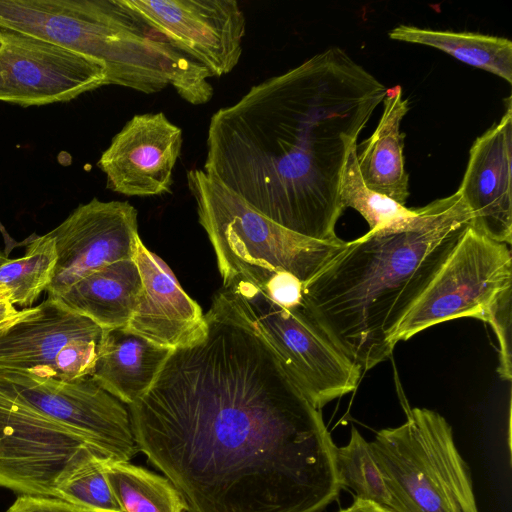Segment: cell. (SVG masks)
I'll return each instance as SVG.
<instances>
[{"label": "cell", "mask_w": 512, "mask_h": 512, "mask_svg": "<svg viewBox=\"0 0 512 512\" xmlns=\"http://www.w3.org/2000/svg\"><path fill=\"white\" fill-rule=\"evenodd\" d=\"M206 328L128 406L185 512H322L342 487L321 410L219 291Z\"/></svg>", "instance_id": "1"}, {"label": "cell", "mask_w": 512, "mask_h": 512, "mask_svg": "<svg viewBox=\"0 0 512 512\" xmlns=\"http://www.w3.org/2000/svg\"><path fill=\"white\" fill-rule=\"evenodd\" d=\"M386 90L344 50L326 49L217 110L203 170L284 228L336 240L345 162Z\"/></svg>", "instance_id": "2"}, {"label": "cell", "mask_w": 512, "mask_h": 512, "mask_svg": "<svg viewBox=\"0 0 512 512\" xmlns=\"http://www.w3.org/2000/svg\"><path fill=\"white\" fill-rule=\"evenodd\" d=\"M470 225L457 190L368 231L303 284V310L361 373L372 369L390 357L398 326Z\"/></svg>", "instance_id": "3"}, {"label": "cell", "mask_w": 512, "mask_h": 512, "mask_svg": "<svg viewBox=\"0 0 512 512\" xmlns=\"http://www.w3.org/2000/svg\"><path fill=\"white\" fill-rule=\"evenodd\" d=\"M0 24L100 63L107 85L162 91L186 55L122 0H0Z\"/></svg>", "instance_id": "4"}, {"label": "cell", "mask_w": 512, "mask_h": 512, "mask_svg": "<svg viewBox=\"0 0 512 512\" xmlns=\"http://www.w3.org/2000/svg\"><path fill=\"white\" fill-rule=\"evenodd\" d=\"M198 220L214 248L223 283L259 284L269 273L288 272L303 284L347 242L312 239L272 221L203 169L187 171Z\"/></svg>", "instance_id": "5"}, {"label": "cell", "mask_w": 512, "mask_h": 512, "mask_svg": "<svg viewBox=\"0 0 512 512\" xmlns=\"http://www.w3.org/2000/svg\"><path fill=\"white\" fill-rule=\"evenodd\" d=\"M405 410L403 424L379 430L370 442L399 499L410 512H479L449 423L427 408Z\"/></svg>", "instance_id": "6"}, {"label": "cell", "mask_w": 512, "mask_h": 512, "mask_svg": "<svg viewBox=\"0 0 512 512\" xmlns=\"http://www.w3.org/2000/svg\"><path fill=\"white\" fill-rule=\"evenodd\" d=\"M220 292L270 345L317 409L356 389L361 371L302 305L287 310L241 279L223 283Z\"/></svg>", "instance_id": "7"}, {"label": "cell", "mask_w": 512, "mask_h": 512, "mask_svg": "<svg viewBox=\"0 0 512 512\" xmlns=\"http://www.w3.org/2000/svg\"><path fill=\"white\" fill-rule=\"evenodd\" d=\"M511 260L507 244L468 226L398 326L395 344L452 319L485 321L498 297L511 288Z\"/></svg>", "instance_id": "8"}, {"label": "cell", "mask_w": 512, "mask_h": 512, "mask_svg": "<svg viewBox=\"0 0 512 512\" xmlns=\"http://www.w3.org/2000/svg\"><path fill=\"white\" fill-rule=\"evenodd\" d=\"M106 459L79 434L0 392L1 487L55 498L64 481Z\"/></svg>", "instance_id": "9"}, {"label": "cell", "mask_w": 512, "mask_h": 512, "mask_svg": "<svg viewBox=\"0 0 512 512\" xmlns=\"http://www.w3.org/2000/svg\"><path fill=\"white\" fill-rule=\"evenodd\" d=\"M0 392L79 434L110 459L130 461L139 452L129 410L90 376L63 381L0 370Z\"/></svg>", "instance_id": "10"}, {"label": "cell", "mask_w": 512, "mask_h": 512, "mask_svg": "<svg viewBox=\"0 0 512 512\" xmlns=\"http://www.w3.org/2000/svg\"><path fill=\"white\" fill-rule=\"evenodd\" d=\"M103 329L46 298L0 335V370L73 381L90 376Z\"/></svg>", "instance_id": "11"}, {"label": "cell", "mask_w": 512, "mask_h": 512, "mask_svg": "<svg viewBox=\"0 0 512 512\" xmlns=\"http://www.w3.org/2000/svg\"><path fill=\"white\" fill-rule=\"evenodd\" d=\"M107 85L98 62L0 24V101L40 106Z\"/></svg>", "instance_id": "12"}, {"label": "cell", "mask_w": 512, "mask_h": 512, "mask_svg": "<svg viewBox=\"0 0 512 512\" xmlns=\"http://www.w3.org/2000/svg\"><path fill=\"white\" fill-rule=\"evenodd\" d=\"M213 76L239 63L246 18L236 0H122Z\"/></svg>", "instance_id": "13"}, {"label": "cell", "mask_w": 512, "mask_h": 512, "mask_svg": "<svg viewBox=\"0 0 512 512\" xmlns=\"http://www.w3.org/2000/svg\"><path fill=\"white\" fill-rule=\"evenodd\" d=\"M137 215L129 202L94 198L48 232L57 254L54 275L46 288L48 298L57 297L102 266L134 259L141 240Z\"/></svg>", "instance_id": "14"}, {"label": "cell", "mask_w": 512, "mask_h": 512, "mask_svg": "<svg viewBox=\"0 0 512 512\" xmlns=\"http://www.w3.org/2000/svg\"><path fill=\"white\" fill-rule=\"evenodd\" d=\"M182 129L163 112L134 115L98 160L106 187L126 196L169 193L181 154Z\"/></svg>", "instance_id": "15"}, {"label": "cell", "mask_w": 512, "mask_h": 512, "mask_svg": "<svg viewBox=\"0 0 512 512\" xmlns=\"http://www.w3.org/2000/svg\"><path fill=\"white\" fill-rule=\"evenodd\" d=\"M497 124L473 143L458 191L471 214V226L488 238L512 242V103Z\"/></svg>", "instance_id": "16"}, {"label": "cell", "mask_w": 512, "mask_h": 512, "mask_svg": "<svg viewBox=\"0 0 512 512\" xmlns=\"http://www.w3.org/2000/svg\"><path fill=\"white\" fill-rule=\"evenodd\" d=\"M142 279L138 305L125 328L171 350L198 339L206 328L201 307L168 265L140 240L134 256Z\"/></svg>", "instance_id": "17"}, {"label": "cell", "mask_w": 512, "mask_h": 512, "mask_svg": "<svg viewBox=\"0 0 512 512\" xmlns=\"http://www.w3.org/2000/svg\"><path fill=\"white\" fill-rule=\"evenodd\" d=\"M172 351L125 327L105 329L90 377L129 406L149 390Z\"/></svg>", "instance_id": "18"}, {"label": "cell", "mask_w": 512, "mask_h": 512, "mask_svg": "<svg viewBox=\"0 0 512 512\" xmlns=\"http://www.w3.org/2000/svg\"><path fill=\"white\" fill-rule=\"evenodd\" d=\"M142 287L136 262L126 259L92 271L50 299L105 330L128 324L138 305Z\"/></svg>", "instance_id": "19"}, {"label": "cell", "mask_w": 512, "mask_h": 512, "mask_svg": "<svg viewBox=\"0 0 512 512\" xmlns=\"http://www.w3.org/2000/svg\"><path fill=\"white\" fill-rule=\"evenodd\" d=\"M382 102L379 124L357 154L358 166L368 188L404 205L409 196V176L404 167L400 124L408 112V100L403 99L402 87L395 85L386 90Z\"/></svg>", "instance_id": "20"}, {"label": "cell", "mask_w": 512, "mask_h": 512, "mask_svg": "<svg viewBox=\"0 0 512 512\" xmlns=\"http://www.w3.org/2000/svg\"><path fill=\"white\" fill-rule=\"evenodd\" d=\"M391 39L430 46L465 64L495 74L512 83V42L503 37L399 25L388 32Z\"/></svg>", "instance_id": "21"}, {"label": "cell", "mask_w": 512, "mask_h": 512, "mask_svg": "<svg viewBox=\"0 0 512 512\" xmlns=\"http://www.w3.org/2000/svg\"><path fill=\"white\" fill-rule=\"evenodd\" d=\"M103 470L122 512H185V503L167 479L129 461L108 459Z\"/></svg>", "instance_id": "22"}, {"label": "cell", "mask_w": 512, "mask_h": 512, "mask_svg": "<svg viewBox=\"0 0 512 512\" xmlns=\"http://www.w3.org/2000/svg\"><path fill=\"white\" fill-rule=\"evenodd\" d=\"M336 465L342 487L350 488L357 497L391 512H410L378 466L370 442L355 427L351 428L349 442L336 447Z\"/></svg>", "instance_id": "23"}, {"label": "cell", "mask_w": 512, "mask_h": 512, "mask_svg": "<svg viewBox=\"0 0 512 512\" xmlns=\"http://www.w3.org/2000/svg\"><path fill=\"white\" fill-rule=\"evenodd\" d=\"M57 254L54 239L49 235H30L24 256L9 258L0 250V286L11 294L12 303L31 306L50 284Z\"/></svg>", "instance_id": "24"}, {"label": "cell", "mask_w": 512, "mask_h": 512, "mask_svg": "<svg viewBox=\"0 0 512 512\" xmlns=\"http://www.w3.org/2000/svg\"><path fill=\"white\" fill-rule=\"evenodd\" d=\"M340 201L343 208L358 211L369 224V231L393 227L417 213L393 199L375 192L364 183L357 161V144L348 153L340 182Z\"/></svg>", "instance_id": "25"}, {"label": "cell", "mask_w": 512, "mask_h": 512, "mask_svg": "<svg viewBox=\"0 0 512 512\" xmlns=\"http://www.w3.org/2000/svg\"><path fill=\"white\" fill-rule=\"evenodd\" d=\"M106 460L72 475L58 487L55 498L91 512H122L103 470Z\"/></svg>", "instance_id": "26"}, {"label": "cell", "mask_w": 512, "mask_h": 512, "mask_svg": "<svg viewBox=\"0 0 512 512\" xmlns=\"http://www.w3.org/2000/svg\"><path fill=\"white\" fill-rule=\"evenodd\" d=\"M511 288L503 292L489 310L485 322H488L499 344L500 377L510 381L512 377L511 363Z\"/></svg>", "instance_id": "27"}, {"label": "cell", "mask_w": 512, "mask_h": 512, "mask_svg": "<svg viewBox=\"0 0 512 512\" xmlns=\"http://www.w3.org/2000/svg\"><path fill=\"white\" fill-rule=\"evenodd\" d=\"M256 287L287 310L299 308L302 305L303 283L288 272H272Z\"/></svg>", "instance_id": "28"}, {"label": "cell", "mask_w": 512, "mask_h": 512, "mask_svg": "<svg viewBox=\"0 0 512 512\" xmlns=\"http://www.w3.org/2000/svg\"><path fill=\"white\" fill-rule=\"evenodd\" d=\"M6 512H91L54 497L21 495Z\"/></svg>", "instance_id": "29"}, {"label": "cell", "mask_w": 512, "mask_h": 512, "mask_svg": "<svg viewBox=\"0 0 512 512\" xmlns=\"http://www.w3.org/2000/svg\"><path fill=\"white\" fill-rule=\"evenodd\" d=\"M31 308L17 310L12 303L10 291H6L0 295V335L14 323L26 316Z\"/></svg>", "instance_id": "30"}, {"label": "cell", "mask_w": 512, "mask_h": 512, "mask_svg": "<svg viewBox=\"0 0 512 512\" xmlns=\"http://www.w3.org/2000/svg\"><path fill=\"white\" fill-rule=\"evenodd\" d=\"M338 512H391L383 506L364 498L355 496L353 503Z\"/></svg>", "instance_id": "31"}, {"label": "cell", "mask_w": 512, "mask_h": 512, "mask_svg": "<svg viewBox=\"0 0 512 512\" xmlns=\"http://www.w3.org/2000/svg\"><path fill=\"white\" fill-rule=\"evenodd\" d=\"M0 233L3 237V240H4V253L5 255L9 256L10 253L13 251V249L15 248H18L20 246H26L30 240V236L27 237L25 240L23 241H16L15 239H13L10 234L8 233V231L5 229L4 225L2 224V222L0 221Z\"/></svg>", "instance_id": "32"}, {"label": "cell", "mask_w": 512, "mask_h": 512, "mask_svg": "<svg viewBox=\"0 0 512 512\" xmlns=\"http://www.w3.org/2000/svg\"><path fill=\"white\" fill-rule=\"evenodd\" d=\"M6 291H8V289L4 286H0V295H2L3 293H5Z\"/></svg>", "instance_id": "33"}]
</instances>
